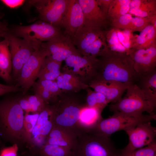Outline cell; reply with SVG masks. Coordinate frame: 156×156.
<instances>
[{
    "label": "cell",
    "instance_id": "obj_40",
    "mask_svg": "<svg viewBox=\"0 0 156 156\" xmlns=\"http://www.w3.org/2000/svg\"><path fill=\"white\" fill-rule=\"evenodd\" d=\"M17 99L19 105L25 113L31 112V107L27 96L17 97Z\"/></svg>",
    "mask_w": 156,
    "mask_h": 156
},
{
    "label": "cell",
    "instance_id": "obj_8",
    "mask_svg": "<svg viewBox=\"0 0 156 156\" xmlns=\"http://www.w3.org/2000/svg\"><path fill=\"white\" fill-rule=\"evenodd\" d=\"M64 61L65 64L62 72L77 76L88 85L94 78L98 58L73 55L67 57Z\"/></svg>",
    "mask_w": 156,
    "mask_h": 156
},
{
    "label": "cell",
    "instance_id": "obj_12",
    "mask_svg": "<svg viewBox=\"0 0 156 156\" xmlns=\"http://www.w3.org/2000/svg\"><path fill=\"white\" fill-rule=\"evenodd\" d=\"M55 107V103L47 104L39 113L32 133L29 150L38 149L45 144L46 138L54 126L53 116Z\"/></svg>",
    "mask_w": 156,
    "mask_h": 156
},
{
    "label": "cell",
    "instance_id": "obj_39",
    "mask_svg": "<svg viewBox=\"0 0 156 156\" xmlns=\"http://www.w3.org/2000/svg\"><path fill=\"white\" fill-rule=\"evenodd\" d=\"M23 91L20 87L13 85H5L0 83V96L10 92Z\"/></svg>",
    "mask_w": 156,
    "mask_h": 156
},
{
    "label": "cell",
    "instance_id": "obj_41",
    "mask_svg": "<svg viewBox=\"0 0 156 156\" xmlns=\"http://www.w3.org/2000/svg\"><path fill=\"white\" fill-rule=\"evenodd\" d=\"M113 0H96L102 11L107 16L109 10Z\"/></svg>",
    "mask_w": 156,
    "mask_h": 156
},
{
    "label": "cell",
    "instance_id": "obj_4",
    "mask_svg": "<svg viewBox=\"0 0 156 156\" xmlns=\"http://www.w3.org/2000/svg\"><path fill=\"white\" fill-rule=\"evenodd\" d=\"M73 156H120L110 138L89 132L77 136Z\"/></svg>",
    "mask_w": 156,
    "mask_h": 156
},
{
    "label": "cell",
    "instance_id": "obj_30",
    "mask_svg": "<svg viewBox=\"0 0 156 156\" xmlns=\"http://www.w3.org/2000/svg\"><path fill=\"white\" fill-rule=\"evenodd\" d=\"M87 94L86 98L87 106L95 108L102 112L109 103L103 94L92 90L89 87L86 90Z\"/></svg>",
    "mask_w": 156,
    "mask_h": 156
},
{
    "label": "cell",
    "instance_id": "obj_31",
    "mask_svg": "<svg viewBox=\"0 0 156 156\" xmlns=\"http://www.w3.org/2000/svg\"><path fill=\"white\" fill-rule=\"evenodd\" d=\"M0 68L10 75L12 70V63L7 35L3 40L0 41Z\"/></svg>",
    "mask_w": 156,
    "mask_h": 156
},
{
    "label": "cell",
    "instance_id": "obj_49",
    "mask_svg": "<svg viewBox=\"0 0 156 156\" xmlns=\"http://www.w3.org/2000/svg\"><path fill=\"white\" fill-rule=\"evenodd\" d=\"M1 148H0V150Z\"/></svg>",
    "mask_w": 156,
    "mask_h": 156
},
{
    "label": "cell",
    "instance_id": "obj_9",
    "mask_svg": "<svg viewBox=\"0 0 156 156\" xmlns=\"http://www.w3.org/2000/svg\"><path fill=\"white\" fill-rule=\"evenodd\" d=\"M70 0L31 1L30 2L37 9L40 19L59 29L67 10Z\"/></svg>",
    "mask_w": 156,
    "mask_h": 156
},
{
    "label": "cell",
    "instance_id": "obj_5",
    "mask_svg": "<svg viewBox=\"0 0 156 156\" xmlns=\"http://www.w3.org/2000/svg\"><path fill=\"white\" fill-rule=\"evenodd\" d=\"M156 120V115H133L114 112L108 118L102 119L89 133L110 138L114 133L126 130L140 123Z\"/></svg>",
    "mask_w": 156,
    "mask_h": 156
},
{
    "label": "cell",
    "instance_id": "obj_44",
    "mask_svg": "<svg viewBox=\"0 0 156 156\" xmlns=\"http://www.w3.org/2000/svg\"><path fill=\"white\" fill-rule=\"evenodd\" d=\"M7 30L6 26L0 21V37L7 36Z\"/></svg>",
    "mask_w": 156,
    "mask_h": 156
},
{
    "label": "cell",
    "instance_id": "obj_21",
    "mask_svg": "<svg viewBox=\"0 0 156 156\" xmlns=\"http://www.w3.org/2000/svg\"><path fill=\"white\" fill-rule=\"evenodd\" d=\"M34 90L47 104L55 99L62 92L55 81L39 79L34 83Z\"/></svg>",
    "mask_w": 156,
    "mask_h": 156
},
{
    "label": "cell",
    "instance_id": "obj_37",
    "mask_svg": "<svg viewBox=\"0 0 156 156\" xmlns=\"http://www.w3.org/2000/svg\"><path fill=\"white\" fill-rule=\"evenodd\" d=\"M150 25L151 24L149 17L135 16L132 18L131 29L133 32L135 31L140 32Z\"/></svg>",
    "mask_w": 156,
    "mask_h": 156
},
{
    "label": "cell",
    "instance_id": "obj_10",
    "mask_svg": "<svg viewBox=\"0 0 156 156\" xmlns=\"http://www.w3.org/2000/svg\"><path fill=\"white\" fill-rule=\"evenodd\" d=\"M48 56L47 52L40 47L34 51L23 65L16 80V85L21 88L24 92H26L35 82L41 65Z\"/></svg>",
    "mask_w": 156,
    "mask_h": 156
},
{
    "label": "cell",
    "instance_id": "obj_22",
    "mask_svg": "<svg viewBox=\"0 0 156 156\" xmlns=\"http://www.w3.org/2000/svg\"><path fill=\"white\" fill-rule=\"evenodd\" d=\"M55 81L58 87L63 92L76 93L89 87L79 77L66 72H61Z\"/></svg>",
    "mask_w": 156,
    "mask_h": 156
},
{
    "label": "cell",
    "instance_id": "obj_35",
    "mask_svg": "<svg viewBox=\"0 0 156 156\" xmlns=\"http://www.w3.org/2000/svg\"><path fill=\"white\" fill-rule=\"evenodd\" d=\"M133 17L129 13L125 14L110 21V26L119 29H131Z\"/></svg>",
    "mask_w": 156,
    "mask_h": 156
},
{
    "label": "cell",
    "instance_id": "obj_7",
    "mask_svg": "<svg viewBox=\"0 0 156 156\" xmlns=\"http://www.w3.org/2000/svg\"><path fill=\"white\" fill-rule=\"evenodd\" d=\"M15 35L22 38L35 50L39 48L41 43L47 41L62 33L59 29L44 21L27 26L16 27Z\"/></svg>",
    "mask_w": 156,
    "mask_h": 156
},
{
    "label": "cell",
    "instance_id": "obj_46",
    "mask_svg": "<svg viewBox=\"0 0 156 156\" xmlns=\"http://www.w3.org/2000/svg\"><path fill=\"white\" fill-rule=\"evenodd\" d=\"M25 156H34L30 154L29 153H26L25 154Z\"/></svg>",
    "mask_w": 156,
    "mask_h": 156
},
{
    "label": "cell",
    "instance_id": "obj_36",
    "mask_svg": "<svg viewBox=\"0 0 156 156\" xmlns=\"http://www.w3.org/2000/svg\"><path fill=\"white\" fill-rule=\"evenodd\" d=\"M27 97L31 107V112L33 113H39L47 104L37 94Z\"/></svg>",
    "mask_w": 156,
    "mask_h": 156
},
{
    "label": "cell",
    "instance_id": "obj_20",
    "mask_svg": "<svg viewBox=\"0 0 156 156\" xmlns=\"http://www.w3.org/2000/svg\"><path fill=\"white\" fill-rule=\"evenodd\" d=\"M77 136L67 130L53 126L46 138L45 144L58 145L73 151L77 144Z\"/></svg>",
    "mask_w": 156,
    "mask_h": 156
},
{
    "label": "cell",
    "instance_id": "obj_28",
    "mask_svg": "<svg viewBox=\"0 0 156 156\" xmlns=\"http://www.w3.org/2000/svg\"><path fill=\"white\" fill-rule=\"evenodd\" d=\"M104 34L89 46L81 55L94 58H98L104 55L109 51Z\"/></svg>",
    "mask_w": 156,
    "mask_h": 156
},
{
    "label": "cell",
    "instance_id": "obj_6",
    "mask_svg": "<svg viewBox=\"0 0 156 156\" xmlns=\"http://www.w3.org/2000/svg\"><path fill=\"white\" fill-rule=\"evenodd\" d=\"M125 96L109 106L113 112H119L133 115H141L144 112L149 114H155V108L148 101L138 85L134 83L127 88Z\"/></svg>",
    "mask_w": 156,
    "mask_h": 156
},
{
    "label": "cell",
    "instance_id": "obj_25",
    "mask_svg": "<svg viewBox=\"0 0 156 156\" xmlns=\"http://www.w3.org/2000/svg\"><path fill=\"white\" fill-rule=\"evenodd\" d=\"M129 13L142 17L156 14V0H131Z\"/></svg>",
    "mask_w": 156,
    "mask_h": 156
},
{
    "label": "cell",
    "instance_id": "obj_33",
    "mask_svg": "<svg viewBox=\"0 0 156 156\" xmlns=\"http://www.w3.org/2000/svg\"><path fill=\"white\" fill-rule=\"evenodd\" d=\"M25 113L23 123V129L27 143V148L30 146L31 134L35 126L39 113H33L32 114Z\"/></svg>",
    "mask_w": 156,
    "mask_h": 156
},
{
    "label": "cell",
    "instance_id": "obj_24",
    "mask_svg": "<svg viewBox=\"0 0 156 156\" xmlns=\"http://www.w3.org/2000/svg\"><path fill=\"white\" fill-rule=\"evenodd\" d=\"M102 112L87 105L82 110L79 121V127L81 133L90 131L103 118Z\"/></svg>",
    "mask_w": 156,
    "mask_h": 156
},
{
    "label": "cell",
    "instance_id": "obj_34",
    "mask_svg": "<svg viewBox=\"0 0 156 156\" xmlns=\"http://www.w3.org/2000/svg\"><path fill=\"white\" fill-rule=\"evenodd\" d=\"M156 154V141H155L147 146L131 152L122 153L120 151V156H154Z\"/></svg>",
    "mask_w": 156,
    "mask_h": 156
},
{
    "label": "cell",
    "instance_id": "obj_42",
    "mask_svg": "<svg viewBox=\"0 0 156 156\" xmlns=\"http://www.w3.org/2000/svg\"><path fill=\"white\" fill-rule=\"evenodd\" d=\"M1 1L5 5L11 8H15L19 7L25 1L23 0H1Z\"/></svg>",
    "mask_w": 156,
    "mask_h": 156
},
{
    "label": "cell",
    "instance_id": "obj_19",
    "mask_svg": "<svg viewBox=\"0 0 156 156\" xmlns=\"http://www.w3.org/2000/svg\"><path fill=\"white\" fill-rule=\"evenodd\" d=\"M105 30L99 27L83 26L71 38L73 43L81 55L89 46L105 34Z\"/></svg>",
    "mask_w": 156,
    "mask_h": 156
},
{
    "label": "cell",
    "instance_id": "obj_26",
    "mask_svg": "<svg viewBox=\"0 0 156 156\" xmlns=\"http://www.w3.org/2000/svg\"><path fill=\"white\" fill-rule=\"evenodd\" d=\"M62 63L53 59L50 57L47 56L41 65L38 78L39 79L55 81L61 73Z\"/></svg>",
    "mask_w": 156,
    "mask_h": 156
},
{
    "label": "cell",
    "instance_id": "obj_13",
    "mask_svg": "<svg viewBox=\"0 0 156 156\" xmlns=\"http://www.w3.org/2000/svg\"><path fill=\"white\" fill-rule=\"evenodd\" d=\"M40 47L47 52L48 56L60 62H62L71 55H81L71 37L64 33L42 43Z\"/></svg>",
    "mask_w": 156,
    "mask_h": 156
},
{
    "label": "cell",
    "instance_id": "obj_17",
    "mask_svg": "<svg viewBox=\"0 0 156 156\" xmlns=\"http://www.w3.org/2000/svg\"><path fill=\"white\" fill-rule=\"evenodd\" d=\"M83 11L78 0H70L61 21V27L64 29V34L71 38L83 26Z\"/></svg>",
    "mask_w": 156,
    "mask_h": 156
},
{
    "label": "cell",
    "instance_id": "obj_14",
    "mask_svg": "<svg viewBox=\"0 0 156 156\" xmlns=\"http://www.w3.org/2000/svg\"><path fill=\"white\" fill-rule=\"evenodd\" d=\"M7 36L11 55L12 75L16 80L23 65L35 50L25 40L14 35Z\"/></svg>",
    "mask_w": 156,
    "mask_h": 156
},
{
    "label": "cell",
    "instance_id": "obj_38",
    "mask_svg": "<svg viewBox=\"0 0 156 156\" xmlns=\"http://www.w3.org/2000/svg\"><path fill=\"white\" fill-rule=\"evenodd\" d=\"M19 149L16 144L11 146L2 147L0 150V156H17Z\"/></svg>",
    "mask_w": 156,
    "mask_h": 156
},
{
    "label": "cell",
    "instance_id": "obj_1",
    "mask_svg": "<svg viewBox=\"0 0 156 156\" xmlns=\"http://www.w3.org/2000/svg\"><path fill=\"white\" fill-rule=\"evenodd\" d=\"M139 78L129 55L109 50L104 55L98 58L93 79L132 84L137 82Z\"/></svg>",
    "mask_w": 156,
    "mask_h": 156
},
{
    "label": "cell",
    "instance_id": "obj_45",
    "mask_svg": "<svg viewBox=\"0 0 156 156\" xmlns=\"http://www.w3.org/2000/svg\"><path fill=\"white\" fill-rule=\"evenodd\" d=\"M151 24L156 29V14L149 17Z\"/></svg>",
    "mask_w": 156,
    "mask_h": 156
},
{
    "label": "cell",
    "instance_id": "obj_29",
    "mask_svg": "<svg viewBox=\"0 0 156 156\" xmlns=\"http://www.w3.org/2000/svg\"><path fill=\"white\" fill-rule=\"evenodd\" d=\"M34 156H73V151L55 145L46 143L31 154Z\"/></svg>",
    "mask_w": 156,
    "mask_h": 156
},
{
    "label": "cell",
    "instance_id": "obj_47",
    "mask_svg": "<svg viewBox=\"0 0 156 156\" xmlns=\"http://www.w3.org/2000/svg\"><path fill=\"white\" fill-rule=\"evenodd\" d=\"M3 147V144L1 142L0 137V148H1Z\"/></svg>",
    "mask_w": 156,
    "mask_h": 156
},
{
    "label": "cell",
    "instance_id": "obj_2",
    "mask_svg": "<svg viewBox=\"0 0 156 156\" xmlns=\"http://www.w3.org/2000/svg\"><path fill=\"white\" fill-rule=\"evenodd\" d=\"M24 115L17 97L7 96L0 101V135L19 148L27 147L23 129Z\"/></svg>",
    "mask_w": 156,
    "mask_h": 156
},
{
    "label": "cell",
    "instance_id": "obj_16",
    "mask_svg": "<svg viewBox=\"0 0 156 156\" xmlns=\"http://www.w3.org/2000/svg\"><path fill=\"white\" fill-rule=\"evenodd\" d=\"M83 11V26L106 29L110 27L107 16L101 10L96 0H78Z\"/></svg>",
    "mask_w": 156,
    "mask_h": 156
},
{
    "label": "cell",
    "instance_id": "obj_11",
    "mask_svg": "<svg viewBox=\"0 0 156 156\" xmlns=\"http://www.w3.org/2000/svg\"><path fill=\"white\" fill-rule=\"evenodd\" d=\"M128 136L129 142L122 153H129L147 146L156 141V128L151 121L140 123L125 131Z\"/></svg>",
    "mask_w": 156,
    "mask_h": 156
},
{
    "label": "cell",
    "instance_id": "obj_27",
    "mask_svg": "<svg viewBox=\"0 0 156 156\" xmlns=\"http://www.w3.org/2000/svg\"><path fill=\"white\" fill-rule=\"evenodd\" d=\"M155 44H156V29L150 25L139 35L135 36L132 50L147 49Z\"/></svg>",
    "mask_w": 156,
    "mask_h": 156
},
{
    "label": "cell",
    "instance_id": "obj_15",
    "mask_svg": "<svg viewBox=\"0 0 156 156\" xmlns=\"http://www.w3.org/2000/svg\"><path fill=\"white\" fill-rule=\"evenodd\" d=\"M129 55L139 77L156 70V44L146 49H133Z\"/></svg>",
    "mask_w": 156,
    "mask_h": 156
},
{
    "label": "cell",
    "instance_id": "obj_32",
    "mask_svg": "<svg viewBox=\"0 0 156 156\" xmlns=\"http://www.w3.org/2000/svg\"><path fill=\"white\" fill-rule=\"evenodd\" d=\"M131 0H113L107 14L110 22L123 15L129 13Z\"/></svg>",
    "mask_w": 156,
    "mask_h": 156
},
{
    "label": "cell",
    "instance_id": "obj_23",
    "mask_svg": "<svg viewBox=\"0 0 156 156\" xmlns=\"http://www.w3.org/2000/svg\"><path fill=\"white\" fill-rule=\"evenodd\" d=\"M136 83L148 101L156 107V70L139 77Z\"/></svg>",
    "mask_w": 156,
    "mask_h": 156
},
{
    "label": "cell",
    "instance_id": "obj_18",
    "mask_svg": "<svg viewBox=\"0 0 156 156\" xmlns=\"http://www.w3.org/2000/svg\"><path fill=\"white\" fill-rule=\"evenodd\" d=\"M131 84L114 81L93 79L88 85L93 90L104 95L109 103H114L121 99L124 92Z\"/></svg>",
    "mask_w": 156,
    "mask_h": 156
},
{
    "label": "cell",
    "instance_id": "obj_3",
    "mask_svg": "<svg viewBox=\"0 0 156 156\" xmlns=\"http://www.w3.org/2000/svg\"><path fill=\"white\" fill-rule=\"evenodd\" d=\"M75 92H64L55 104L53 116L54 126L60 127L78 136L81 133L79 121L81 112L86 106L84 100Z\"/></svg>",
    "mask_w": 156,
    "mask_h": 156
},
{
    "label": "cell",
    "instance_id": "obj_43",
    "mask_svg": "<svg viewBox=\"0 0 156 156\" xmlns=\"http://www.w3.org/2000/svg\"><path fill=\"white\" fill-rule=\"evenodd\" d=\"M0 77L5 81L8 83L12 81V77L11 75L4 72L0 68Z\"/></svg>",
    "mask_w": 156,
    "mask_h": 156
},
{
    "label": "cell",
    "instance_id": "obj_48",
    "mask_svg": "<svg viewBox=\"0 0 156 156\" xmlns=\"http://www.w3.org/2000/svg\"><path fill=\"white\" fill-rule=\"evenodd\" d=\"M154 156H156V154Z\"/></svg>",
    "mask_w": 156,
    "mask_h": 156
}]
</instances>
